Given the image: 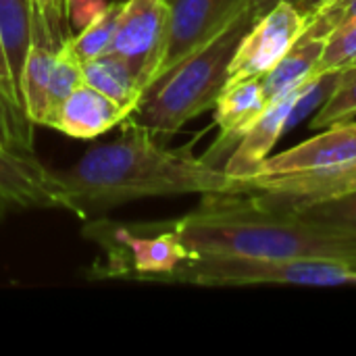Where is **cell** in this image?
<instances>
[{
  "mask_svg": "<svg viewBox=\"0 0 356 356\" xmlns=\"http://www.w3.org/2000/svg\"><path fill=\"white\" fill-rule=\"evenodd\" d=\"M31 23H33L31 0H0V38L19 92H21V71L31 44Z\"/></svg>",
  "mask_w": 356,
  "mask_h": 356,
  "instance_id": "obj_18",
  "label": "cell"
},
{
  "mask_svg": "<svg viewBox=\"0 0 356 356\" xmlns=\"http://www.w3.org/2000/svg\"><path fill=\"white\" fill-rule=\"evenodd\" d=\"M355 65H356V63H355Z\"/></svg>",
  "mask_w": 356,
  "mask_h": 356,
  "instance_id": "obj_32",
  "label": "cell"
},
{
  "mask_svg": "<svg viewBox=\"0 0 356 356\" xmlns=\"http://www.w3.org/2000/svg\"><path fill=\"white\" fill-rule=\"evenodd\" d=\"M171 282L194 286H254V284H290V286H356V271L346 263L307 261V259H244L190 254Z\"/></svg>",
  "mask_w": 356,
  "mask_h": 356,
  "instance_id": "obj_5",
  "label": "cell"
},
{
  "mask_svg": "<svg viewBox=\"0 0 356 356\" xmlns=\"http://www.w3.org/2000/svg\"><path fill=\"white\" fill-rule=\"evenodd\" d=\"M108 2L106 0H69V25L71 29L77 25L79 29L86 27L92 19H96L104 6Z\"/></svg>",
  "mask_w": 356,
  "mask_h": 356,
  "instance_id": "obj_28",
  "label": "cell"
},
{
  "mask_svg": "<svg viewBox=\"0 0 356 356\" xmlns=\"http://www.w3.org/2000/svg\"><path fill=\"white\" fill-rule=\"evenodd\" d=\"M115 142L90 148L75 165L54 171L63 209L90 219L129 200L179 194H244V181L196 159L188 148L171 150L146 129L123 121Z\"/></svg>",
  "mask_w": 356,
  "mask_h": 356,
  "instance_id": "obj_1",
  "label": "cell"
},
{
  "mask_svg": "<svg viewBox=\"0 0 356 356\" xmlns=\"http://www.w3.org/2000/svg\"><path fill=\"white\" fill-rule=\"evenodd\" d=\"M127 117L129 113L125 108L83 83L58 106L48 127L75 140H92L106 134L115 125H121Z\"/></svg>",
  "mask_w": 356,
  "mask_h": 356,
  "instance_id": "obj_14",
  "label": "cell"
},
{
  "mask_svg": "<svg viewBox=\"0 0 356 356\" xmlns=\"http://www.w3.org/2000/svg\"><path fill=\"white\" fill-rule=\"evenodd\" d=\"M356 23V0H334L319 13L309 17L305 27V38L327 40L334 31Z\"/></svg>",
  "mask_w": 356,
  "mask_h": 356,
  "instance_id": "obj_24",
  "label": "cell"
},
{
  "mask_svg": "<svg viewBox=\"0 0 356 356\" xmlns=\"http://www.w3.org/2000/svg\"><path fill=\"white\" fill-rule=\"evenodd\" d=\"M356 63V23L348 25L344 29L334 31L325 44L323 52L319 56L315 75H325V73H336L353 67Z\"/></svg>",
  "mask_w": 356,
  "mask_h": 356,
  "instance_id": "obj_23",
  "label": "cell"
},
{
  "mask_svg": "<svg viewBox=\"0 0 356 356\" xmlns=\"http://www.w3.org/2000/svg\"><path fill=\"white\" fill-rule=\"evenodd\" d=\"M307 21L309 19L288 0H277L269 10L261 13L234 52L227 81L269 73L300 40Z\"/></svg>",
  "mask_w": 356,
  "mask_h": 356,
  "instance_id": "obj_8",
  "label": "cell"
},
{
  "mask_svg": "<svg viewBox=\"0 0 356 356\" xmlns=\"http://www.w3.org/2000/svg\"><path fill=\"white\" fill-rule=\"evenodd\" d=\"M275 2H277V0H250V4L259 10V15L265 13V10H269Z\"/></svg>",
  "mask_w": 356,
  "mask_h": 356,
  "instance_id": "obj_30",
  "label": "cell"
},
{
  "mask_svg": "<svg viewBox=\"0 0 356 356\" xmlns=\"http://www.w3.org/2000/svg\"><path fill=\"white\" fill-rule=\"evenodd\" d=\"M294 215L315 225L356 236V192L305 207Z\"/></svg>",
  "mask_w": 356,
  "mask_h": 356,
  "instance_id": "obj_21",
  "label": "cell"
},
{
  "mask_svg": "<svg viewBox=\"0 0 356 356\" xmlns=\"http://www.w3.org/2000/svg\"><path fill=\"white\" fill-rule=\"evenodd\" d=\"M33 123L17 117L0 96V144L33 154Z\"/></svg>",
  "mask_w": 356,
  "mask_h": 356,
  "instance_id": "obj_26",
  "label": "cell"
},
{
  "mask_svg": "<svg viewBox=\"0 0 356 356\" xmlns=\"http://www.w3.org/2000/svg\"><path fill=\"white\" fill-rule=\"evenodd\" d=\"M323 44H325V40H321V38L300 35V40L292 46V50L269 73H265L261 77L267 104L277 100L280 96L292 92L294 88L302 86L305 81L317 77L315 69H317L319 56L323 52Z\"/></svg>",
  "mask_w": 356,
  "mask_h": 356,
  "instance_id": "obj_15",
  "label": "cell"
},
{
  "mask_svg": "<svg viewBox=\"0 0 356 356\" xmlns=\"http://www.w3.org/2000/svg\"><path fill=\"white\" fill-rule=\"evenodd\" d=\"M58 48L46 35H31L27 58L21 71V94L25 113L33 125H44L48 106V83Z\"/></svg>",
  "mask_w": 356,
  "mask_h": 356,
  "instance_id": "obj_16",
  "label": "cell"
},
{
  "mask_svg": "<svg viewBox=\"0 0 356 356\" xmlns=\"http://www.w3.org/2000/svg\"><path fill=\"white\" fill-rule=\"evenodd\" d=\"M29 209H63L54 171L46 169L35 154L0 144V219Z\"/></svg>",
  "mask_w": 356,
  "mask_h": 356,
  "instance_id": "obj_10",
  "label": "cell"
},
{
  "mask_svg": "<svg viewBox=\"0 0 356 356\" xmlns=\"http://www.w3.org/2000/svg\"><path fill=\"white\" fill-rule=\"evenodd\" d=\"M31 4L44 21L52 44L60 50L65 42L73 38V29L69 25V0H31Z\"/></svg>",
  "mask_w": 356,
  "mask_h": 356,
  "instance_id": "obj_25",
  "label": "cell"
},
{
  "mask_svg": "<svg viewBox=\"0 0 356 356\" xmlns=\"http://www.w3.org/2000/svg\"><path fill=\"white\" fill-rule=\"evenodd\" d=\"M83 234L104 250V261L92 269V277L171 282L173 273L190 257L188 248L177 240L167 221H94Z\"/></svg>",
  "mask_w": 356,
  "mask_h": 356,
  "instance_id": "obj_4",
  "label": "cell"
},
{
  "mask_svg": "<svg viewBox=\"0 0 356 356\" xmlns=\"http://www.w3.org/2000/svg\"><path fill=\"white\" fill-rule=\"evenodd\" d=\"M257 17L259 10L250 4L211 42L156 77L144 90L140 102L125 121L146 129L163 142L177 134L190 119L215 108V102L227 83L234 52Z\"/></svg>",
  "mask_w": 356,
  "mask_h": 356,
  "instance_id": "obj_3",
  "label": "cell"
},
{
  "mask_svg": "<svg viewBox=\"0 0 356 356\" xmlns=\"http://www.w3.org/2000/svg\"><path fill=\"white\" fill-rule=\"evenodd\" d=\"M356 192V159L315 171L252 177L244 181L246 198L271 213H296L305 207Z\"/></svg>",
  "mask_w": 356,
  "mask_h": 356,
  "instance_id": "obj_6",
  "label": "cell"
},
{
  "mask_svg": "<svg viewBox=\"0 0 356 356\" xmlns=\"http://www.w3.org/2000/svg\"><path fill=\"white\" fill-rule=\"evenodd\" d=\"M356 115V65L340 71L338 86L334 94L321 104L311 125L315 129L330 127L336 123H346Z\"/></svg>",
  "mask_w": 356,
  "mask_h": 356,
  "instance_id": "obj_22",
  "label": "cell"
},
{
  "mask_svg": "<svg viewBox=\"0 0 356 356\" xmlns=\"http://www.w3.org/2000/svg\"><path fill=\"white\" fill-rule=\"evenodd\" d=\"M267 100L261 77L227 81L215 102V123L221 129L217 144L202 156L209 165L217 167V154H232L246 129L265 111Z\"/></svg>",
  "mask_w": 356,
  "mask_h": 356,
  "instance_id": "obj_13",
  "label": "cell"
},
{
  "mask_svg": "<svg viewBox=\"0 0 356 356\" xmlns=\"http://www.w3.org/2000/svg\"><path fill=\"white\" fill-rule=\"evenodd\" d=\"M121 8H123V0L108 2L96 19H92L77 33H73V38L65 42V48L71 52V56H75L83 65L96 56L106 54L121 17Z\"/></svg>",
  "mask_w": 356,
  "mask_h": 356,
  "instance_id": "obj_19",
  "label": "cell"
},
{
  "mask_svg": "<svg viewBox=\"0 0 356 356\" xmlns=\"http://www.w3.org/2000/svg\"><path fill=\"white\" fill-rule=\"evenodd\" d=\"M353 159H356V123L346 121V123L330 125L325 134L313 140H307L286 152L267 156L257 169L254 177L315 171V169L334 167Z\"/></svg>",
  "mask_w": 356,
  "mask_h": 356,
  "instance_id": "obj_12",
  "label": "cell"
},
{
  "mask_svg": "<svg viewBox=\"0 0 356 356\" xmlns=\"http://www.w3.org/2000/svg\"><path fill=\"white\" fill-rule=\"evenodd\" d=\"M313 79L305 81L302 86L294 88L292 92L280 96L277 100H273L265 106V111L246 129V134L240 138L238 146L227 156L223 171L229 177H234L238 181H248L250 177H254L257 169L269 156L275 142L288 131L290 113H292L294 104L298 102V98L307 92V88L311 86Z\"/></svg>",
  "mask_w": 356,
  "mask_h": 356,
  "instance_id": "obj_11",
  "label": "cell"
},
{
  "mask_svg": "<svg viewBox=\"0 0 356 356\" xmlns=\"http://www.w3.org/2000/svg\"><path fill=\"white\" fill-rule=\"evenodd\" d=\"M288 2H292V4L309 19V17H313L315 13H319L323 6H327V4L334 2V0H288Z\"/></svg>",
  "mask_w": 356,
  "mask_h": 356,
  "instance_id": "obj_29",
  "label": "cell"
},
{
  "mask_svg": "<svg viewBox=\"0 0 356 356\" xmlns=\"http://www.w3.org/2000/svg\"><path fill=\"white\" fill-rule=\"evenodd\" d=\"M83 65L71 56V52L63 46L56 52V60L50 73V83H48V106H46V117H44V127L50 125L54 113L58 106L79 88L83 86Z\"/></svg>",
  "mask_w": 356,
  "mask_h": 356,
  "instance_id": "obj_20",
  "label": "cell"
},
{
  "mask_svg": "<svg viewBox=\"0 0 356 356\" xmlns=\"http://www.w3.org/2000/svg\"><path fill=\"white\" fill-rule=\"evenodd\" d=\"M350 267H353V269H355V271H356V261H355V263H350Z\"/></svg>",
  "mask_w": 356,
  "mask_h": 356,
  "instance_id": "obj_31",
  "label": "cell"
},
{
  "mask_svg": "<svg viewBox=\"0 0 356 356\" xmlns=\"http://www.w3.org/2000/svg\"><path fill=\"white\" fill-rule=\"evenodd\" d=\"M167 0H123L108 54L127 63L142 88V94L159 73L167 46Z\"/></svg>",
  "mask_w": 356,
  "mask_h": 356,
  "instance_id": "obj_7",
  "label": "cell"
},
{
  "mask_svg": "<svg viewBox=\"0 0 356 356\" xmlns=\"http://www.w3.org/2000/svg\"><path fill=\"white\" fill-rule=\"evenodd\" d=\"M0 96L2 100L8 104V108L25 119V121H31L25 113V104H23V96L13 79V73H10V67H8V58H6V50H4V44H2V38H0Z\"/></svg>",
  "mask_w": 356,
  "mask_h": 356,
  "instance_id": "obj_27",
  "label": "cell"
},
{
  "mask_svg": "<svg viewBox=\"0 0 356 356\" xmlns=\"http://www.w3.org/2000/svg\"><path fill=\"white\" fill-rule=\"evenodd\" d=\"M83 79L88 86L117 102L127 113H131L142 98V88L134 71L125 60L108 52L83 63Z\"/></svg>",
  "mask_w": 356,
  "mask_h": 356,
  "instance_id": "obj_17",
  "label": "cell"
},
{
  "mask_svg": "<svg viewBox=\"0 0 356 356\" xmlns=\"http://www.w3.org/2000/svg\"><path fill=\"white\" fill-rule=\"evenodd\" d=\"M190 254L307 259L355 263L356 236L327 229L294 213L254 207L246 194L204 196L200 209L169 221Z\"/></svg>",
  "mask_w": 356,
  "mask_h": 356,
  "instance_id": "obj_2",
  "label": "cell"
},
{
  "mask_svg": "<svg viewBox=\"0 0 356 356\" xmlns=\"http://www.w3.org/2000/svg\"><path fill=\"white\" fill-rule=\"evenodd\" d=\"M167 46L156 77L223 31L250 0H167ZM154 77V79H156Z\"/></svg>",
  "mask_w": 356,
  "mask_h": 356,
  "instance_id": "obj_9",
  "label": "cell"
}]
</instances>
